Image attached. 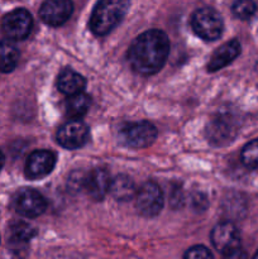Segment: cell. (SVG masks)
<instances>
[{
  "label": "cell",
  "mask_w": 258,
  "mask_h": 259,
  "mask_svg": "<svg viewBox=\"0 0 258 259\" xmlns=\"http://www.w3.org/2000/svg\"><path fill=\"white\" fill-rule=\"evenodd\" d=\"M169 55V39L159 29L146 30L139 34L128 50V61L139 75L151 76L158 72Z\"/></svg>",
  "instance_id": "obj_1"
},
{
  "label": "cell",
  "mask_w": 258,
  "mask_h": 259,
  "mask_svg": "<svg viewBox=\"0 0 258 259\" xmlns=\"http://www.w3.org/2000/svg\"><path fill=\"white\" fill-rule=\"evenodd\" d=\"M129 0H99L90 18V29L95 35L109 34L125 17Z\"/></svg>",
  "instance_id": "obj_2"
},
{
  "label": "cell",
  "mask_w": 258,
  "mask_h": 259,
  "mask_svg": "<svg viewBox=\"0 0 258 259\" xmlns=\"http://www.w3.org/2000/svg\"><path fill=\"white\" fill-rule=\"evenodd\" d=\"M157 129L149 121H126L118 129V138L125 147L134 149L148 148L157 138Z\"/></svg>",
  "instance_id": "obj_3"
},
{
  "label": "cell",
  "mask_w": 258,
  "mask_h": 259,
  "mask_svg": "<svg viewBox=\"0 0 258 259\" xmlns=\"http://www.w3.org/2000/svg\"><path fill=\"white\" fill-rule=\"evenodd\" d=\"M212 245L215 249L227 258L244 257L240 249V234L232 223H220L210 234Z\"/></svg>",
  "instance_id": "obj_4"
},
{
  "label": "cell",
  "mask_w": 258,
  "mask_h": 259,
  "mask_svg": "<svg viewBox=\"0 0 258 259\" xmlns=\"http://www.w3.org/2000/svg\"><path fill=\"white\" fill-rule=\"evenodd\" d=\"M191 27L195 34L205 40H217L222 35L224 23L219 13L212 8H200L191 17Z\"/></svg>",
  "instance_id": "obj_5"
},
{
  "label": "cell",
  "mask_w": 258,
  "mask_h": 259,
  "mask_svg": "<svg viewBox=\"0 0 258 259\" xmlns=\"http://www.w3.org/2000/svg\"><path fill=\"white\" fill-rule=\"evenodd\" d=\"M164 196L161 187L153 181L142 185L136 194L137 211L144 218H154L162 211Z\"/></svg>",
  "instance_id": "obj_6"
},
{
  "label": "cell",
  "mask_w": 258,
  "mask_h": 259,
  "mask_svg": "<svg viewBox=\"0 0 258 259\" xmlns=\"http://www.w3.org/2000/svg\"><path fill=\"white\" fill-rule=\"evenodd\" d=\"M33 27V18L25 9H14L4 15L2 32L8 39L22 40L29 35Z\"/></svg>",
  "instance_id": "obj_7"
},
{
  "label": "cell",
  "mask_w": 258,
  "mask_h": 259,
  "mask_svg": "<svg viewBox=\"0 0 258 259\" xmlns=\"http://www.w3.org/2000/svg\"><path fill=\"white\" fill-rule=\"evenodd\" d=\"M89 126L80 119H71L61 125L57 132V142L66 149H77L89 141Z\"/></svg>",
  "instance_id": "obj_8"
},
{
  "label": "cell",
  "mask_w": 258,
  "mask_h": 259,
  "mask_svg": "<svg viewBox=\"0 0 258 259\" xmlns=\"http://www.w3.org/2000/svg\"><path fill=\"white\" fill-rule=\"evenodd\" d=\"M14 209L23 218H37L47 209L46 199L33 189H22L14 197Z\"/></svg>",
  "instance_id": "obj_9"
},
{
  "label": "cell",
  "mask_w": 258,
  "mask_h": 259,
  "mask_svg": "<svg viewBox=\"0 0 258 259\" xmlns=\"http://www.w3.org/2000/svg\"><path fill=\"white\" fill-rule=\"evenodd\" d=\"M72 12L71 0H46L39 9V18L51 27H60L70 19Z\"/></svg>",
  "instance_id": "obj_10"
},
{
  "label": "cell",
  "mask_w": 258,
  "mask_h": 259,
  "mask_svg": "<svg viewBox=\"0 0 258 259\" xmlns=\"http://www.w3.org/2000/svg\"><path fill=\"white\" fill-rule=\"evenodd\" d=\"M56 166V154L47 149H39L29 154L25 163V176L30 180H39L48 176Z\"/></svg>",
  "instance_id": "obj_11"
},
{
  "label": "cell",
  "mask_w": 258,
  "mask_h": 259,
  "mask_svg": "<svg viewBox=\"0 0 258 259\" xmlns=\"http://www.w3.org/2000/svg\"><path fill=\"white\" fill-rule=\"evenodd\" d=\"M237 133V126L230 116L219 115L212 118L206 126V138L212 146H224L229 143Z\"/></svg>",
  "instance_id": "obj_12"
},
{
  "label": "cell",
  "mask_w": 258,
  "mask_h": 259,
  "mask_svg": "<svg viewBox=\"0 0 258 259\" xmlns=\"http://www.w3.org/2000/svg\"><path fill=\"white\" fill-rule=\"evenodd\" d=\"M111 177L108 169L94 168L83 179V189L94 201H101L109 194Z\"/></svg>",
  "instance_id": "obj_13"
},
{
  "label": "cell",
  "mask_w": 258,
  "mask_h": 259,
  "mask_svg": "<svg viewBox=\"0 0 258 259\" xmlns=\"http://www.w3.org/2000/svg\"><path fill=\"white\" fill-rule=\"evenodd\" d=\"M240 53V43L237 39H232L229 42L224 43L222 47L218 48L210 57L207 62V71L209 72H215L229 63H232Z\"/></svg>",
  "instance_id": "obj_14"
},
{
  "label": "cell",
  "mask_w": 258,
  "mask_h": 259,
  "mask_svg": "<svg viewBox=\"0 0 258 259\" xmlns=\"http://www.w3.org/2000/svg\"><path fill=\"white\" fill-rule=\"evenodd\" d=\"M85 86V77L76 71L71 70V68L62 70L57 77V89L67 96L81 93V91H83Z\"/></svg>",
  "instance_id": "obj_15"
},
{
  "label": "cell",
  "mask_w": 258,
  "mask_h": 259,
  "mask_svg": "<svg viewBox=\"0 0 258 259\" xmlns=\"http://www.w3.org/2000/svg\"><path fill=\"white\" fill-rule=\"evenodd\" d=\"M109 194L116 200V201H129L133 199L137 194L136 184L133 180L126 175H119L115 179H111L110 190Z\"/></svg>",
  "instance_id": "obj_16"
},
{
  "label": "cell",
  "mask_w": 258,
  "mask_h": 259,
  "mask_svg": "<svg viewBox=\"0 0 258 259\" xmlns=\"http://www.w3.org/2000/svg\"><path fill=\"white\" fill-rule=\"evenodd\" d=\"M19 50L14 40L4 39L0 42V72H12L19 61Z\"/></svg>",
  "instance_id": "obj_17"
},
{
  "label": "cell",
  "mask_w": 258,
  "mask_h": 259,
  "mask_svg": "<svg viewBox=\"0 0 258 259\" xmlns=\"http://www.w3.org/2000/svg\"><path fill=\"white\" fill-rule=\"evenodd\" d=\"M66 113L72 119H78L88 113L90 108V96L83 91L77 94H73L67 98L65 103Z\"/></svg>",
  "instance_id": "obj_18"
},
{
  "label": "cell",
  "mask_w": 258,
  "mask_h": 259,
  "mask_svg": "<svg viewBox=\"0 0 258 259\" xmlns=\"http://www.w3.org/2000/svg\"><path fill=\"white\" fill-rule=\"evenodd\" d=\"M35 235V229L25 222H15L9 227L10 244L24 245Z\"/></svg>",
  "instance_id": "obj_19"
},
{
  "label": "cell",
  "mask_w": 258,
  "mask_h": 259,
  "mask_svg": "<svg viewBox=\"0 0 258 259\" xmlns=\"http://www.w3.org/2000/svg\"><path fill=\"white\" fill-rule=\"evenodd\" d=\"M240 158L245 167L250 169H258V138L245 144L240 153Z\"/></svg>",
  "instance_id": "obj_20"
},
{
  "label": "cell",
  "mask_w": 258,
  "mask_h": 259,
  "mask_svg": "<svg viewBox=\"0 0 258 259\" xmlns=\"http://www.w3.org/2000/svg\"><path fill=\"white\" fill-rule=\"evenodd\" d=\"M233 14L239 19H249L255 13V4L253 0H237L233 4Z\"/></svg>",
  "instance_id": "obj_21"
},
{
  "label": "cell",
  "mask_w": 258,
  "mask_h": 259,
  "mask_svg": "<svg viewBox=\"0 0 258 259\" xmlns=\"http://www.w3.org/2000/svg\"><path fill=\"white\" fill-rule=\"evenodd\" d=\"M184 257L186 259H209L212 258V253L204 245H194L186 250Z\"/></svg>",
  "instance_id": "obj_22"
},
{
  "label": "cell",
  "mask_w": 258,
  "mask_h": 259,
  "mask_svg": "<svg viewBox=\"0 0 258 259\" xmlns=\"http://www.w3.org/2000/svg\"><path fill=\"white\" fill-rule=\"evenodd\" d=\"M3 164H4V154H3L2 151H0V169L3 168Z\"/></svg>",
  "instance_id": "obj_23"
},
{
  "label": "cell",
  "mask_w": 258,
  "mask_h": 259,
  "mask_svg": "<svg viewBox=\"0 0 258 259\" xmlns=\"http://www.w3.org/2000/svg\"><path fill=\"white\" fill-rule=\"evenodd\" d=\"M254 258H257V259H258V252L255 253V254H254Z\"/></svg>",
  "instance_id": "obj_24"
}]
</instances>
